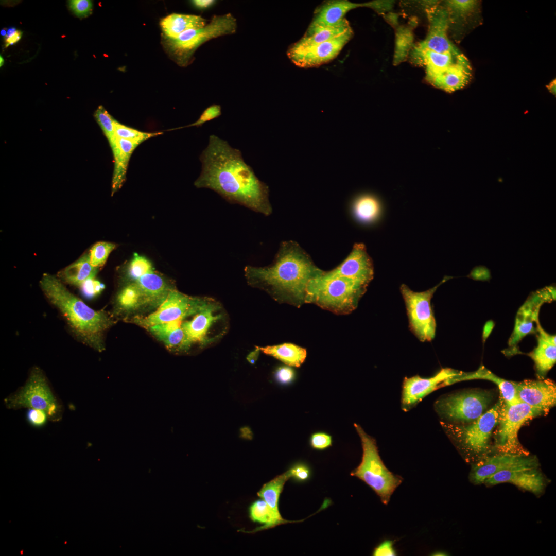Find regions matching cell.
Returning <instances> with one entry per match:
<instances>
[{"mask_svg":"<svg viewBox=\"0 0 556 556\" xmlns=\"http://www.w3.org/2000/svg\"><path fill=\"white\" fill-rule=\"evenodd\" d=\"M199 159L202 170L194 183L196 187L212 189L230 202L266 216L271 214L268 186L256 177L239 149L212 134Z\"/></svg>","mask_w":556,"mask_h":556,"instance_id":"1","label":"cell"},{"mask_svg":"<svg viewBox=\"0 0 556 556\" xmlns=\"http://www.w3.org/2000/svg\"><path fill=\"white\" fill-rule=\"evenodd\" d=\"M310 255L296 241L281 243L273 263L265 267L247 266L248 283L262 288L275 300L300 307L305 303L310 281L322 274Z\"/></svg>","mask_w":556,"mask_h":556,"instance_id":"2","label":"cell"},{"mask_svg":"<svg viewBox=\"0 0 556 556\" xmlns=\"http://www.w3.org/2000/svg\"><path fill=\"white\" fill-rule=\"evenodd\" d=\"M40 285L48 301L60 311L76 336L88 345L101 351L102 334L112 324L110 317L105 312L90 307L54 275L44 274Z\"/></svg>","mask_w":556,"mask_h":556,"instance_id":"3","label":"cell"},{"mask_svg":"<svg viewBox=\"0 0 556 556\" xmlns=\"http://www.w3.org/2000/svg\"><path fill=\"white\" fill-rule=\"evenodd\" d=\"M321 275L309 283L305 303H313L338 315L354 310L368 286L345 277L323 279Z\"/></svg>","mask_w":556,"mask_h":556,"instance_id":"4","label":"cell"},{"mask_svg":"<svg viewBox=\"0 0 556 556\" xmlns=\"http://www.w3.org/2000/svg\"><path fill=\"white\" fill-rule=\"evenodd\" d=\"M362 447L360 463L351 473L368 485L384 505H388L403 479L394 474L384 464L378 453L375 440L368 435L358 424H354Z\"/></svg>","mask_w":556,"mask_h":556,"instance_id":"5","label":"cell"},{"mask_svg":"<svg viewBox=\"0 0 556 556\" xmlns=\"http://www.w3.org/2000/svg\"><path fill=\"white\" fill-rule=\"evenodd\" d=\"M503 399L475 421L466 424L441 421V426L459 448L468 455L484 456L490 447V439L498 424Z\"/></svg>","mask_w":556,"mask_h":556,"instance_id":"6","label":"cell"},{"mask_svg":"<svg viewBox=\"0 0 556 556\" xmlns=\"http://www.w3.org/2000/svg\"><path fill=\"white\" fill-rule=\"evenodd\" d=\"M236 29V20L231 14L214 15L204 27L188 30L175 39H166L165 44L177 63L185 66L203 43L220 36L233 34Z\"/></svg>","mask_w":556,"mask_h":556,"instance_id":"7","label":"cell"},{"mask_svg":"<svg viewBox=\"0 0 556 556\" xmlns=\"http://www.w3.org/2000/svg\"><path fill=\"white\" fill-rule=\"evenodd\" d=\"M7 408H33L42 410L51 421L62 417L61 405L55 396L43 372L38 367L31 370L26 384L4 399Z\"/></svg>","mask_w":556,"mask_h":556,"instance_id":"8","label":"cell"},{"mask_svg":"<svg viewBox=\"0 0 556 556\" xmlns=\"http://www.w3.org/2000/svg\"><path fill=\"white\" fill-rule=\"evenodd\" d=\"M545 414L542 410L518 402L508 404L503 402L499 411L498 428L494 433L495 447L500 453L528 455L520 443L518 433L528 420Z\"/></svg>","mask_w":556,"mask_h":556,"instance_id":"9","label":"cell"},{"mask_svg":"<svg viewBox=\"0 0 556 556\" xmlns=\"http://www.w3.org/2000/svg\"><path fill=\"white\" fill-rule=\"evenodd\" d=\"M493 398L492 394L488 391H462L439 398L435 403L434 408L442 421L466 424L488 410Z\"/></svg>","mask_w":556,"mask_h":556,"instance_id":"10","label":"cell"},{"mask_svg":"<svg viewBox=\"0 0 556 556\" xmlns=\"http://www.w3.org/2000/svg\"><path fill=\"white\" fill-rule=\"evenodd\" d=\"M450 278L452 277L445 276L436 286L422 292H415L405 284L401 286L409 327L422 342L430 341L435 338L436 323L431 306V299L438 287Z\"/></svg>","mask_w":556,"mask_h":556,"instance_id":"11","label":"cell"},{"mask_svg":"<svg viewBox=\"0 0 556 556\" xmlns=\"http://www.w3.org/2000/svg\"><path fill=\"white\" fill-rule=\"evenodd\" d=\"M211 302L205 299L188 296L171 289L156 311L145 317L136 318L135 322L149 328L163 323L182 321L188 316L198 313Z\"/></svg>","mask_w":556,"mask_h":556,"instance_id":"12","label":"cell"},{"mask_svg":"<svg viewBox=\"0 0 556 556\" xmlns=\"http://www.w3.org/2000/svg\"><path fill=\"white\" fill-rule=\"evenodd\" d=\"M555 299V289L552 286L538 290L529 296L517 312L514 330L508 341L510 346H516L526 336L536 333L541 306Z\"/></svg>","mask_w":556,"mask_h":556,"instance_id":"13","label":"cell"},{"mask_svg":"<svg viewBox=\"0 0 556 556\" xmlns=\"http://www.w3.org/2000/svg\"><path fill=\"white\" fill-rule=\"evenodd\" d=\"M353 35L352 29L327 41L304 49L289 48L287 56L297 66L303 68L317 67L336 58Z\"/></svg>","mask_w":556,"mask_h":556,"instance_id":"14","label":"cell"},{"mask_svg":"<svg viewBox=\"0 0 556 556\" xmlns=\"http://www.w3.org/2000/svg\"><path fill=\"white\" fill-rule=\"evenodd\" d=\"M538 460L534 456L499 453L481 459L473 467L471 478L473 482L480 484L500 471L538 468Z\"/></svg>","mask_w":556,"mask_h":556,"instance_id":"15","label":"cell"},{"mask_svg":"<svg viewBox=\"0 0 556 556\" xmlns=\"http://www.w3.org/2000/svg\"><path fill=\"white\" fill-rule=\"evenodd\" d=\"M342 276L369 284L374 277V266L365 245L356 243L347 257L335 268L324 271L323 279Z\"/></svg>","mask_w":556,"mask_h":556,"instance_id":"16","label":"cell"},{"mask_svg":"<svg viewBox=\"0 0 556 556\" xmlns=\"http://www.w3.org/2000/svg\"><path fill=\"white\" fill-rule=\"evenodd\" d=\"M462 372L450 368H443L429 378H423L419 375L406 377L403 384L402 409L408 410L424 397L442 387L445 381L461 374Z\"/></svg>","mask_w":556,"mask_h":556,"instance_id":"17","label":"cell"},{"mask_svg":"<svg viewBox=\"0 0 556 556\" xmlns=\"http://www.w3.org/2000/svg\"><path fill=\"white\" fill-rule=\"evenodd\" d=\"M519 401L542 410L545 414L556 404V385L549 379L513 381Z\"/></svg>","mask_w":556,"mask_h":556,"instance_id":"18","label":"cell"},{"mask_svg":"<svg viewBox=\"0 0 556 556\" xmlns=\"http://www.w3.org/2000/svg\"><path fill=\"white\" fill-rule=\"evenodd\" d=\"M508 482L536 495L544 490L546 483L542 473L537 469L519 468L497 472L484 483L488 485Z\"/></svg>","mask_w":556,"mask_h":556,"instance_id":"19","label":"cell"},{"mask_svg":"<svg viewBox=\"0 0 556 556\" xmlns=\"http://www.w3.org/2000/svg\"><path fill=\"white\" fill-rule=\"evenodd\" d=\"M536 333L537 345L529 356L534 362L538 378L543 379L556 362L555 335L546 332L540 322L537 324Z\"/></svg>","mask_w":556,"mask_h":556,"instance_id":"20","label":"cell"},{"mask_svg":"<svg viewBox=\"0 0 556 556\" xmlns=\"http://www.w3.org/2000/svg\"><path fill=\"white\" fill-rule=\"evenodd\" d=\"M359 7L371 8V2L354 3L346 0L329 1L319 6L315 12L311 26L333 27L340 24L351 10Z\"/></svg>","mask_w":556,"mask_h":556,"instance_id":"21","label":"cell"},{"mask_svg":"<svg viewBox=\"0 0 556 556\" xmlns=\"http://www.w3.org/2000/svg\"><path fill=\"white\" fill-rule=\"evenodd\" d=\"M218 309V305L211 302L196 314L192 320L182 324L181 327L185 332L189 346L193 342L205 344L208 341L206 337L208 329L214 322L221 318L220 315L214 314Z\"/></svg>","mask_w":556,"mask_h":556,"instance_id":"22","label":"cell"},{"mask_svg":"<svg viewBox=\"0 0 556 556\" xmlns=\"http://www.w3.org/2000/svg\"><path fill=\"white\" fill-rule=\"evenodd\" d=\"M473 379L487 380L495 384L500 390L503 401L506 403L513 404L520 402L517 397L513 381L498 377L483 366H480L476 371L470 373L462 372L461 374L448 379L444 382L443 386Z\"/></svg>","mask_w":556,"mask_h":556,"instance_id":"23","label":"cell"},{"mask_svg":"<svg viewBox=\"0 0 556 556\" xmlns=\"http://www.w3.org/2000/svg\"><path fill=\"white\" fill-rule=\"evenodd\" d=\"M206 20L193 14L172 13L163 18L160 26L165 39H175L189 29H197L206 25Z\"/></svg>","mask_w":556,"mask_h":556,"instance_id":"24","label":"cell"},{"mask_svg":"<svg viewBox=\"0 0 556 556\" xmlns=\"http://www.w3.org/2000/svg\"><path fill=\"white\" fill-rule=\"evenodd\" d=\"M351 29L346 18L340 24L333 27L309 25L303 37L289 48L293 50L304 49L331 40Z\"/></svg>","mask_w":556,"mask_h":556,"instance_id":"25","label":"cell"},{"mask_svg":"<svg viewBox=\"0 0 556 556\" xmlns=\"http://www.w3.org/2000/svg\"><path fill=\"white\" fill-rule=\"evenodd\" d=\"M471 77V67L467 60L438 75L430 84L445 92L451 93L464 88Z\"/></svg>","mask_w":556,"mask_h":556,"instance_id":"26","label":"cell"},{"mask_svg":"<svg viewBox=\"0 0 556 556\" xmlns=\"http://www.w3.org/2000/svg\"><path fill=\"white\" fill-rule=\"evenodd\" d=\"M117 148L112 152L114 165L112 183V194L119 189L126 179V174L131 155L140 144L137 142L117 137Z\"/></svg>","mask_w":556,"mask_h":556,"instance_id":"27","label":"cell"},{"mask_svg":"<svg viewBox=\"0 0 556 556\" xmlns=\"http://www.w3.org/2000/svg\"><path fill=\"white\" fill-rule=\"evenodd\" d=\"M351 211L359 222L369 224L376 221L380 217L382 206L379 199L370 193L360 194L351 202Z\"/></svg>","mask_w":556,"mask_h":556,"instance_id":"28","label":"cell"},{"mask_svg":"<svg viewBox=\"0 0 556 556\" xmlns=\"http://www.w3.org/2000/svg\"><path fill=\"white\" fill-rule=\"evenodd\" d=\"M135 283L141 289L147 303L160 305L171 289L165 280L153 271L135 280Z\"/></svg>","mask_w":556,"mask_h":556,"instance_id":"29","label":"cell"},{"mask_svg":"<svg viewBox=\"0 0 556 556\" xmlns=\"http://www.w3.org/2000/svg\"><path fill=\"white\" fill-rule=\"evenodd\" d=\"M257 347L264 353L274 357L288 366L295 367H300L307 355L305 349L293 343Z\"/></svg>","mask_w":556,"mask_h":556,"instance_id":"30","label":"cell"},{"mask_svg":"<svg viewBox=\"0 0 556 556\" xmlns=\"http://www.w3.org/2000/svg\"><path fill=\"white\" fill-rule=\"evenodd\" d=\"M97 268L90 263L89 254L81 256L60 272L59 277L65 282L80 287L88 280L94 279Z\"/></svg>","mask_w":556,"mask_h":556,"instance_id":"31","label":"cell"},{"mask_svg":"<svg viewBox=\"0 0 556 556\" xmlns=\"http://www.w3.org/2000/svg\"><path fill=\"white\" fill-rule=\"evenodd\" d=\"M250 516L252 520L264 525L262 529H267L288 522L280 514L275 512L267 503L262 500L254 502L250 508Z\"/></svg>","mask_w":556,"mask_h":556,"instance_id":"32","label":"cell"},{"mask_svg":"<svg viewBox=\"0 0 556 556\" xmlns=\"http://www.w3.org/2000/svg\"><path fill=\"white\" fill-rule=\"evenodd\" d=\"M290 478V475L287 471L265 483L258 492V496L265 500L277 514H280L278 508L280 495L285 483Z\"/></svg>","mask_w":556,"mask_h":556,"instance_id":"33","label":"cell"},{"mask_svg":"<svg viewBox=\"0 0 556 556\" xmlns=\"http://www.w3.org/2000/svg\"><path fill=\"white\" fill-rule=\"evenodd\" d=\"M117 301L122 308L127 309H135L147 303L144 294L135 283L123 288L118 296Z\"/></svg>","mask_w":556,"mask_h":556,"instance_id":"34","label":"cell"},{"mask_svg":"<svg viewBox=\"0 0 556 556\" xmlns=\"http://www.w3.org/2000/svg\"><path fill=\"white\" fill-rule=\"evenodd\" d=\"M94 117L108 140L112 151L117 148V137L115 133V119L102 106H99L95 111Z\"/></svg>","mask_w":556,"mask_h":556,"instance_id":"35","label":"cell"},{"mask_svg":"<svg viewBox=\"0 0 556 556\" xmlns=\"http://www.w3.org/2000/svg\"><path fill=\"white\" fill-rule=\"evenodd\" d=\"M115 133L117 137L141 144L150 138L163 134L162 132H146L140 131L114 120Z\"/></svg>","mask_w":556,"mask_h":556,"instance_id":"36","label":"cell"},{"mask_svg":"<svg viewBox=\"0 0 556 556\" xmlns=\"http://www.w3.org/2000/svg\"><path fill=\"white\" fill-rule=\"evenodd\" d=\"M155 336L162 341L167 348L172 350L185 351L189 347L187 343L185 332L181 326Z\"/></svg>","mask_w":556,"mask_h":556,"instance_id":"37","label":"cell"},{"mask_svg":"<svg viewBox=\"0 0 556 556\" xmlns=\"http://www.w3.org/2000/svg\"><path fill=\"white\" fill-rule=\"evenodd\" d=\"M115 247V244L105 241L98 242L94 245L89 253L91 264L95 268L103 266L109 254Z\"/></svg>","mask_w":556,"mask_h":556,"instance_id":"38","label":"cell"},{"mask_svg":"<svg viewBox=\"0 0 556 556\" xmlns=\"http://www.w3.org/2000/svg\"><path fill=\"white\" fill-rule=\"evenodd\" d=\"M153 271L152 265L147 258L137 253L134 254L128 268V273L130 277L136 280Z\"/></svg>","mask_w":556,"mask_h":556,"instance_id":"39","label":"cell"},{"mask_svg":"<svg viewBox=\"0 0 556 556\" xmlns=\"http://www.w3.org/2000/svg\"><path fill=\"white\" fill-rule=\"evenodd\" d=\"M221 107L219 105L213 104L206 108L200 115L198 119L188 125L179 127L174 129H181L190 127H200L206 122L213 120L221 115Z\"/></svg>","mask_w":556,"mask_h":556,"instance_id":"40","label":"cell"},{"mask_svg":"<svg viewBox=\"0 0 556 556\" xmlns=\"http://www.w3.org/2000/svg\"><path fill=\"white\" fill-rule=\"evenodd\" d=\"M448 9L457 13H468L475 7L477 1L474 0H451L446 1Z\"/></svg>","mask_w":556,"mask_h":556,"instance_id":"41","label":"cell"},{"mask_svg":"<svg viewBox=\"0 0 556 556\" xmlns=\"http://www.w3.org/2000/svg\"><path fill=\"white\" fill-rule=\"evenodd\" d=\"M69 6L77 16L85 17L91 14L93 4L89 0H73L69 1Z\"/></svg>","mask_w":556,"mask_h":556,"instance_id":"42","label":"cell"},{"mask_svg":"<svg viewBox=\"0 0 556 556\" xmlns=\"http://www.w3.org/2000/svg\"><path fill=\"white\" fill-rule=\"evenodd\" d=\"M27 421L30 424L34 427H39L44 425L49 417L47 414L44 411L37 409H28L26 413Z\"/></svg>","mask_w":556,"mask_h":556,"instance_id":"43","label":"cell"},{"mask_svg":"<svg viewBox=\"0 0 556 556\" xmlns=\"http://www.w3.org/2000/svg\"><path fill=\"white\" fill-rule=\"evenodd\" d=\"M332 437L324 432H317L312 434L310 439V444L312 448L318 450L325 449L332 445Z\"/></svg>","mask_w":556,"mask_h":556,"instance_id":"44","label":"cell"},{"mask_svg":"<svg viewBox=\"0 0 556 556\" xmlns=\"http://www.w3.org/2000/svg\"><path fill=\"white\" fill-rule=\"evenodd\" d=\"M288 471L290 477H293L299 481H306L310 477V472L309 467L302 463L296 464Z\"/></svg>","mask_w":556,"mask_h":556,"instance_id":"45","label":"cell"},{"mask_svg":"<svg viewBox=\"0 0 556 556\" xmlns=\"http://www.w3.org/2000/svg\"><path fill=\"white\" fill-rule=\"evenodd\" d=\"M80 287L84 293L90 297L100 293L105 287L102 284L95 278L87 280Z\"/></svg>","mask_w":556,"mask_h":556,"instance_id":"46","label":"cell"},{"mask_svg":"<svg viewBox=\"0 0 556 556\" xmlns=\"http://www.w3.org/2000/svg\"><path fill=\"white\" fill-rule=\"evenodd\" d=\"M373 555L375 556H394L396 552L393 547V542L386 540L380 543L374 550Z\"/></svg>","mask_w":556,"mask_h":556,"instance_id":"47","label":"cell"},{"mask_svg":"<svg viewBox=\"0 0 556 556\" xmlns=\"http://www.w3.org/2000/svg\"><path fill=\"white\" fill-rule=\"evenodd\" d=\"M275 377L279 382L282 384H288L293 379L294 373L291 368L283 366L276 370Z\"/></svg>","mask_w":556,"mask_h":556,"instance_id":"48","label":"cell"},{"mask_svg":"<svg viewBox=\"0 0 556 556\" xmlns=\"http://www.w3.org/2000/svg\"><path fill=\"white\" fill-rule=\"evenodd\" d=\"M22 34V31H21L20 30H16L14 32L11 34L6 36V47H7L10 45H12L18 42L21 39Z\"/></svg>","mask_w":556,"mask_h":556,"instance_id":"49","label":"cell"},{"mask_svg":"<svg viewBox=\"0 0 556 556\" xmlns=\"http://www.w3.org/2000/svg\"><path fill=\"white\" fill-rule=\"evenodd\" d=\"M193 5L197 8L204 9L213 6L215 1L213 0H194L192 1Z\"/></svg>","mask_w":556,"mask_h":556,"instance_id":"50","label":"cell"},{"mask_svg":"<svg viewBox=\"0 0 556 556\" xmlns=\"http://www.w3.org/2000/svg\"><path fill=\"white\" fill-rule=\"evenodd\" d=\"M259 349L256 347V349L251 352L247 357V360L251 364H254L257 360L259 353Z\"/></svg>","mask_w":556,"mask_h":556,"instance_id":"51","label":"cell"},{"mask_svg":"<svg viewBox=\"0 0 556 556\" xmlns=\"http://www.w3.org/2000/svg\"><path fill=\"white\" fill-rule=\"evenodd\" d=\"M546 87L547 88L548 90H549V91L551 93L553 94V95H555V90H556V89H556V81H555V79L553 80L548 85L546 86Z\"/></svg>","mask_w":556,"mask_h":556,"instance_id":"52","label":"cell"},{"mask_svg":"<svg viewBox=\"0 0 556 556\" xmlns=\"http://www.w3.org/2000/svg\"><path fill=\"white\" fill-rule=\"evenodd\" d=\"M7 30L5 28H4L1 30L0 33L1 35L5 36H6V34H7Z\"/></svg>","mask_w":556,"mask_h":556,"instance_id":"53","label":"cell"},{"mask_svg":"<svg viewBox=\"0 0 556 556\" xmlns=\"http://www.w3.org/2000/svg\"><path fill=\"white\" fill-rule=\"evenodd\" d=\"M434 555H446L445 552H437L434 553Z\"/></svg>","mask_w":556,"mask_h":556,"instance_id":"54","label":"cell"},{"mask_svg":"<svg viewBox=\"0 0 556 556\" xmlns=\"http://www.w3.org/2000/svg\"><path fill=\"white\" fill-rule=\"evenodd\" d=\"M4 60L3 58L1 56H0V66H1V67L4 64Z\"/></svg>","mask_w":556,"mask_h":556,"instance_id":"55","label":"cell"}]
</instances>
